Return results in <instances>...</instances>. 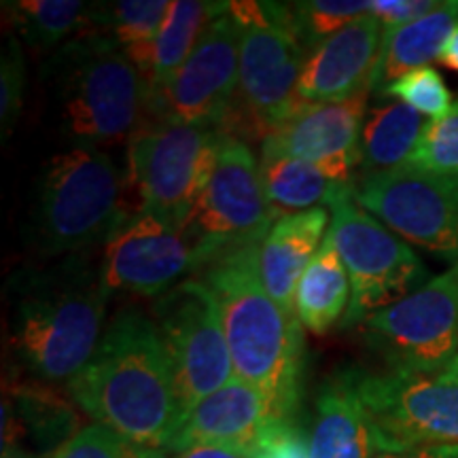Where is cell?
Listing matches in <instances>:
<instances>
[{"instance_id":"obj_1","label":"cell","mask_w":458,"mask_h":458,"mask_svg":"<svg viewBox=\"0 0 458 458\" xmlns=\"http://www.w3.org/2000/svg\"><path fill=\"white\" fill-rule=\"evenodd\" d=\"M66 386L85 414L142 448L164 450L185 418L164 337L139 308L108 320L94 357Z\"/></svg>"},{"instance_id":"obj_2","label":"cell","mask_w":458,"mask_h":458,"mask_svg":"<svg viewBox=\"0 0 458 458\" xmlns=\"http://www.w3.org/2000/svg\"><path fill=\"white\" fill-rule=\"evenodd\" d=\"M11 346L43 382H71L94 357L106 329L111 291L89 253L62 257L11 278Z\"/></svg>"},{"instance_id":"obj_3","label":"cell","mask_w":458,"mask_h":458,"mask_svg":"<svg viewBox=\"0 0 458 458\" xmlns=\"http://www.w3.org/2000/svg\"><path fill=\"white\" fill-rule=\"evenodd\" d=\"M257 253L227 250L202 267L199 280L219 306L233 376L270 401L278 420H295L306 359L301 323L266 291Z\"/></svg>"},{"instance_id":"obj_4","label":"cell","mask_w":458,"mask_h":458,"mask_svg":"<svg viewBox=\"0 0 458 458\" xmlns=\"http://www.w3.org/2000/svg\"><path fill=\"white\" fill-rule=\"evenodd\" d=\"M60 128L79 145L131 139L145 125L148 89L125 51L94 32H79L47 64Z\"/></svg>"},{"instance_id":"obj_5","label":"cell","mask_w":458,"mask_h":458,"mask_svg":"<svg viewBox=\"0 0 458 458\" xmlns=\"http://www.w3.org/2000/svg\"><path fill=\"white\" fill-rule=\"evenodd\" d=\"M122 174L100 147L77 145L47 162L32 208V240L43 257L89 253L125 216Z\"/></svg>"},{"instance_id":"obj_6","label":"cell","mask_w":458,"mask_h":458,"mask_svg":"<svg viewBox=\"0 0 458 458\" xmlns=\"http://www.w3.org/2000/svg\"><path fill=\"white\" fill-rule=\"evenodd\" d=\"M229 13L240 24V85L221 131L263 140L303 105L297 85L310 51L291 26L286 3L232 0Z\"/></svg>"},{"instance_id":"obj_7","label":"cell","mask_w":458,"mask_h":458,"mask_svg":"<svg viewBox=\"0 0 458 458\" xmlns=\"http://www.w3.org/2000/svg\"><path fill=\"white\" fill-rule=\"evenodd\" d=\"M223 131L147 122L128 140V179L139 210L185 225L219 157Z\"/></svg>"},{"instance_id":"obj_8","label":"cell","mask_w":458,"mask_h":458,"mask_svg":"<svg viewBox=\"0 0 458 458\" xmlns=\"http://www.w3.org/2000/svg\"><path fill=\"white\" fill-rule=\"evenodd\" d=\"M376 450L458 444V371H351Z\"/></svg>"},{"instance_id":"obj_9","label":"cell","mask_w":458,"mask_h":458,"mask_svg":"<svg viewBox=\"0 0 458 458\" xmlns=\"http://www.w3.org/2000/svg\"><path fill=\"white\" fill-rule=\"evenodd\" d=\"M327 233L352 286L344 327L363 325L371 314L393 306L431 280L427 266L411 246L365 213L354 202L352 193L331 208Z\"/></svg>"},{"instance_id":"obj_10","label":"cell","mask_w":458,"mask_h":458,"mask_svg":"<svg viewBox=\"0 0 458 458\" xmlns=\"http://www.w3.org/2000/svg\"><path fill=\"white\" fill-rule=\"evenodd\" d=\"M276 219L253 151L244 140L223 134L213 176L182 225L204 266L227 250L259 249Z\"/></svg>"},{"instance_id":"obj_11","label":"cell","mask_w":458,"mask_h":458,"mask_svg":"<svg viewBox=\"0 0 458 458\" xmlns=\"http://www.w3.org/2000/svg\"><path fill=\"white\" fill-rule=\"evenodd\" d=\"M153 320L168 348L185 414L233 380V363L213 291L187 278L157 297Z\"/></svg>"},{"instance_id":"obj_12","label":"cell","mask_w":458,"mask_h":458,"mask_svg":"<svg viewBox=\"0 0 458 458\" xmlns=\"http://www.w3.org/2000/svg\"><path fill=\"white\" fill-rule=\"evenodd\" d=\"M352 198L393 233L458 261V176L403 164L360 174L352 182Z\"/></svg>"},{"instance_id":"obj_13","label":"cell","mask_w":458,"mask_h":458,"mask_svg":"<svg viewBox=\"0 0 458 458\" xmlns=\"http://www.w3.org/2000/svg\"><path fill=\"white\" fill-rule=\"evenodd\" d=\"M365 337L401 371H442L458 357V261L363 323Z\"/></svg>"},{"instance_id":"obj_14","label":"cell","mask_w":458,"mask_h":458,"mask_svg":"<svg viewBox=\"0 0 458 458\" xmlns=\"http://www.w3.org/2000/svg\"><path fill=\"white\" fill-rule=\"evenodd\" d=\"M204 263L181 223L136 210L105 242L100 272L111 293L162 297Z\"/></svg>"},{"instance_id":"obj_15","label":"cell","mask_w":458,"mask_h":458,"mask_svg":"<svg viewBox=\"0 0 458 458\" xmlns=\"http://www.w3.org/2000/svg\"><path fill=\"white\" fill-rule=\"evenodd\" d=\"M240 85V24L233 15L215 17L174 79L148 105V117L221 130Z\"/></svg>"},{"instance_id":"obj_16","label":"cell","mask_w":458,"mask_h":458,"mask_svg":"<svg viewBox=\"0 0 458 458\" xmlns=\"http://www.w3.org/2000/svg\"><path fill=\"white\" fill-rule=\"evenodd\" d=\"M368 94L329 105L303 102L300 111L263 140L286 156L314 165L329 181L351 185L352 172L360 165V131Z\"/></svg>"},{"instance_id":"obj_17","label":"cell","mask_w":458,"mask_h":458,"mask_svg":"<svg viewBox=\"0 0 458 458\" xmlns=\"http://www.w3.org/2000/svg\"><path fill=\"white\" fill-rule=\"evenodd\" d=\"M385 26L376 15H363L317 45L303 66L297 94L303 102H346L371 91L380 60Z\"/></svg>"},{"instance_id":"obj_18","label":"cell","mask_w":458,"mask_h":458,"mask_svg":"<svg viewBox=\"0 0 458 458\" xmlns=\"http://www.w3.org/2000/svg\"><path fill=\"white\" fill-rule=\"evenodd\" d=\"M274 422H278V418L270 401L257 388L233 377L229 385L187 411L164 450L179 452L193 445H233L250 452Z\"/></svg>"},{"instance_id":"obj_19","label":"cell","mask_w":458,"mask_h":458,"mask_svg":"<svg viewBox=\"0 0 458 458\" xmlns=\"http://www.w3.org/2000/svg\"><path fill=\"white\" fill-rule=\"evenodd\" d=\"M327 208L278 216L259 246L257 266L261 283L289 312H295L297 284L327 236Z\"/></svg>"},{"instance_id":"obj_20","label":"cell","mask_w":458,"mask_h":458,"mask_svg":"<svg viewBox=\"0 0 458 458\" xmlns=\"http://www.w3.org/2000/svg\"><path fill=\"white\" fill-rule=\"evenodd\" d=\"M376 442L368 411L354 391L351 371L320 388L310 431L308 458H374Z\"/></svg>"},{"instance_id":"obj_21","label":"cell","mask_w":458,"mask_h":458,"mask_svg":"<svg viewBox=\"0 0 458 458\" xmlns=\"http://www.w3.org/2000/svg\"><path fill=\"white\" fill-rule=\"evenodd\" d=\"M229 3H202V0H174L165 24L156 38L142 47L125 49L148 89V105L168 88L174 74L193 54L206 26L225 13Z\"/></svg>"},{"instance_id":"obj_22","label":"cell","mask_w":458,"mask_h":458,"mask_svg":"<svg viewBox=\"0 0 458 458\" xmlns=\"http://www.w3.org/2000/svg\"><path fill=\"white\" fill-rule=\"evenodd\" d=\"M458 26V0L439 3L431 13L399 28H385L380 60H377L371 91L382 94L388 83L397 81L416 68L439 60L450 32Z\"/></svg>"},{"instance_id":"obj_23","label":"cell","mask_w":458,"mask_h":458,"mask_svg":"<svg viewBox=\"0 0 458 458\" xmlns=\"http://www.w3.org/2000/svg\"><path fill=\"white\" fill-rule=\"evenodd\" d=\"M261 181L274 213L295 215L312 208H334L352 193L351 185L329 181L314 165L286 156L270 142H261Z\"/></svg>"},{"instance_id":"obj_24","label":"cell","mask_w":458,"mask_h":458,"mask_svg":"<svg viewBox=\"0 0 458 458\" xmlns=\"http://www.w3.org/2000/svg\"><path fill=\"white\" fill-rule=\"evenodd\" d=\"M352 286L327 233L295 291V314L301 327L314 335H327L346 317Z\"/></svg>"},{"instance_id":"obj_25","label":"cell","mask_w":458,"mask_h":458,"mask_svg":"<svg viewBox=\"0 0 458 458\" xmlns=\"http://www.w3.org/2000/svg\"><path fill=\"white\" fill-rule=\"evenodd\" d=\"M422 114L401 102H388L365 113L360 131V168L363 174L397 168L408 159L425 131Z\"/></svg>"},{"instance_id":"obj_26","label":"cell","mask_w":458,"mask_h":458,"mask_svg":"<svg viewBox=\"0 0 458 458\" xmlns=\"http://www.w3.org/2000/svg\"><path fill=\"white\" fill-rule=\"evenodd\" d=\"M172 11L170 0H119L89 4L81 32H94L123 51L148 45Z\"/></svg>"},{"instance_id":"obj_27","label":"cell","mask_w":458,"mask_h":458,"mask_svg":"<svg viewBox=\"0 0 458 458\" xmlns=\"http://www.w3.org/2000/svg\"><path fill=\"white\" fill-rule=\"evenodd\" d=\"M4 13L34 51H49L64 43L72 32H81L89 4L74 0H17L3 3Z\"/></svg>"},{"instance_id":"obj_28","label":"cell","mask_w":458,"mask_h":458,"mask_svg":"<svg viewBox=\"0 0 458 458\" xmlns=\"http://www.w3.org/2000/svg\"><path fill=\"white\" fill-rule=\"evenodd\" d=\"M11 403L17 408V418L24 431L32 433L43 448H60L72 437L77 428V411L49 388L38 385H21L13 391Z\"/></svg>"},{"instance_id":"obj_29","label":"cell","mask_w":458,"mask_h":458,"mask_svg":"<svg viewBox=\"0 0 458 458\" xmlns=\"http://www.w3.org/2000/svg\"><path fill=\"white\" fill-rule=\"evenodd\" d=\"M289 20L300 41L312 51L331 34L342 30L351 21L371 13V3L365 0H308L286 3Z\"/></svg>"},{"instance_id":"obj_30","label":"cell","mask_w":458,"mask_h":458,"mask_svg":"<svg viewBox=\"0 0 458 458\" xmlns=\"http://www.w3.org/2000/svg\"><path fill=\"white\" fill-rule=\"evenodd\" d=\"M408 164L442 176H458V100L444 117L428 119Z\"/></svg>"},{"instance_id":"obj_31","label":"cell","mask_w":458,"mask_h":458,"mask_svg":"<svg viewBox=\"0 0 458 458\" xmlns=\"http://www.w3.org/2000/svg\"><path fill=\"white\" fill-rule=\"evenodd\" d=\"M382 94L388 98H397L401 105L431 119L444 117L454 105L444 77L431 66L416 68V71L403 74L397 81L388 83Z\"/></svg>"},{"instance_id":"obj_32","label":"cell","mask_w":458,"mask_h":458,"mask_svg":"<svg viewBox=\"0 0 458 458\" xmlns=\"http://www.w3.org/2000/svg\"><path fill=\"white\" fill-rule=\"evenodd\" d=\"M51 458H164V450L142 448L100 422L81 427Z\"/></svg>"},{"instance_id":"obj_33","label":"cell","mask_w":458,"mask_h":458,"mask_svg":"<svg viewBox=\"0 0 458 458\" xmlns=\"http://www.w3.org/2000/svg\"><path fill=\"white\" fill-rule=\"evenodd\" d=\"M26 55L20 41L11 37L0 55V131L3 140L13 131L24 106Z\"/></svg>"},{"instance_id":"obj_34","label":"cell","mask_w":458,"mask_h":458,"mask_svg":"<svg viewBox=\"0 0 458 458\" xmlns=\"http://www.w3.org/2000/svg\"><path fill=\"white\" fill-rule=\"evenodd\" d=\"M253 458H308V433L295 420H278L250 450Z\"/></svg>"},{"instance_id":"obj_35","label":"cell","mask_w":458,"mask_h":458,"mask_svg":"<svg viewBox=\"0 0 458 458\" xmlns=\"http://www.w3.org/2000/svg\"><path fill=\"white\" fill-rule=\"evenodd\" d=\"M439 7L433 0H374L371 15H376L385 28H399L420 20Z\"/></svg>"},{"instance_id":"obj_36","label":"cell","mask_w":458,"mask_h":458,"mask_svg":"<svg viewBox=\"0 0 458 458\" xmlns=\"http://www.w3.org/2000/svg\"><path fill=\"white\" fill-rule=\"evenodd\" d=\"M374 458H458V444L411 445V448L376 450Z\"/></svg>"},{"instance_id":"obj_37","label":"cell","mask_w":458,"mask_h":458,"mask_svg":"<svg viewBox=\"0 0 458 458\" xmlns=\"http://www.w3.org/2000/svg\"><path fill=\"white\" fill-rule=\"evenodd\" d=\"M164 458H253V454L233 445H193L179 452L164 450Z\"/></svg>"},{"instance_id":"obj_38","label":"cell","mask_w":458,"mask_h":458,"mask_svg":"<svg viewBox=\"0 0 458 458\" xmlns=\"http://www.w3.org/2000/svg\"><path fill=\"white\" fill-rule=\"evenodd\" d=\"M439 62L450 71L458 72V26L450 32V37L445 38L442 54H439Z\"/></svg>"},{"instance_id":"obj_39","label":"cell","mask_w":458,"mask_h":458,"mask_svg":"<svg viewBox=\"0 0 458 458\" xmlns=\"http://www.w3.org/2000/svg\"><path fill=\"white\" fill-rule=\"evenodd\" d=\"M3 458H43V456L17 448V445H11V448H3Z\"/></svg>"},{"instance_id":"obj_40","label":"cell","mask_w":458,"mask_h":458,"mask_svg":"<svg viewBox=\"0 0 458 458\" xmlns=\"http://www.w3.org/2000/svg\"><path fill=\"white\" fill-rule=\"evenodd\" d=\"M452 365H454V369L458 371V357H456V360H454V363H452Z\"/></svg>"}]
</instances>
